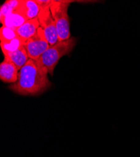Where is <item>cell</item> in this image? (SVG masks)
<instances>
[{"instance_id": "cell-1", "label": "cell", "mask_w": 140, "mask_h": 157, "mask_svg": "<svg viewBox=\"0 0 140 157\" xmlns=\"http://www.w3.org/2000/svg\"><path fill=\"white\" fill-rule=\"evenodd\" d=\"M48 70L38 60L29 59L19 71L18 80L9 88L23 96H36L45 92L51 86Z\"/></svg>"}, {"instance_id": "cell-2", "label": "cell", "mask_w": 140, "mask_h": 157, "mask_svg": "<svg viewBox=\"0 0 140 157\" xmlns=\"http://www.w3.org/2000/svg\"><path fill=\"white\" fill-rule=\"evenodd\" d=\"M75 45V39L70 37L66 40L59 41L50 47L37 60L48 70V74L53 75L55 67L59 60L73 50Z\"/></svg>"}, {"instance_id": "cell-3", "label": "cell", "mask_w": 140, "mask_h": 157, "mask_svg": "<svg viewBox=\"0 0 140 157\" xmlns=\"http://www.w3.org/2000/svg\"><path fill=\"white\" fill-rule=\"evenodd\" d=\"M71 2L52 0L50 6V10L55 22L59 41L66 40L70 38L68 8Z\"/></svg>"}, {"instance_id": "cell-4", "label": "cell", "mask_w": 140, "mask_h": 157, "mask_svg": "<svg viewBox=\"0 0 140 157\" xmlns=\"http://www.w3.org/2000/svg\"><path fill=\"white\" fill-rule=\"evenodd\" d=\"M50 47L44 30L39 27L36 33L24 44L29 59L37 60Z\"/></svg>"}, {"instance_id": "cell-5", "label": "cell", "mask_w": 140, "mask_h": 157, "mask_svg": "<svg viewBox=\"0 0 140 157\" xmlns=\"http://www.w3.org/2000/svg\"><path fill=\"white\" fill-rule=\"evenodd\" d=\"M40 27L44 30L50 45H53L59 42L55 22L50 10V7L40 9L38 16Z\"/></svg>"}, {"instance_id": "cell-6", "label": "cell", "mask_w": 140, "mask_h": 157, "mask_svg": "<svg viewBox=\"0 0 140 157\" xmlns=\"http://www.w3.org/2000/svg\"><path fill=\"white\" fill-rule=\"evenodd\" d=\"M18 69L16 65L6 57L0 64V78L6 83H15L18 80Z\"/></svg>"}, {"instance_id": "cell-7", "label": "cell", "mask_w": 140, "mask_h": 157, "mask_svg": "<svg viewBox=\"0 0 140 157\" xmlns=\"http://www.w3.org/2000/svg\"><path fill=\"white\" fill-rule=\"evenodd\" d=\"M40 27L39 18H35L28 20L20 27L16 29L18 36L27 40L33 36Z\"/></svg>"}, {"instance_id": "cell-8", "label": "cell", "mask_w": 140, "mask_h": 157, "mask_svg": "<svg viewBox=\"0 0 140 157\" xmlns=\"http://www.w3.org/2000/svg\"><path fill=\"white\" fill-rule=\"evenodd\" d=\"M17 8L21 11L28 20L37 18L40 11L35 0H20Z\"/></svg>"}, {"instance_id": "cell-9", "label": "cell", "mask_w": 140, "mask_h": 157, "mask_svg": "<svg viewBox=\"0 0 140 157\" xmlns=\"http://www.w3.org/2000/svg\"><path fill=\"white\" fill-rule=\"evenodd\" d=\"M27 20L26 17L17 8L5 17L2 24L5 27L16 30Z\"/></svg>"}, {"instance_id": "cell-10", "label": "cell", "mask_w": 140, "mask_h": 157, "mask_svg": "<svg viewBox=\"0 0 140 157\" xmlns=\"http://www.w3.org/2000/svg\"><path fill=\"white\" fill-rule=\"evenodd\" d=\"M3 55L5 57L8 59L16 65L18 71H20L29 60V57L24 45L17 51L3 53Z\"/></svg>"}, {"instance_id": "cell-11", "label": "cell", "mask_w": 140, "mask_h": 157, "mask_svg": "<svg viewBox=\"0 0 140 157\" xmlns=\"http://www.w3.org/2000/svg\"><path fill=\"white\" fill-rule=\"evenodd\" d=\"M25 41H26V40H25V39L20 36H17L10 40L1 42L0 45H1L3 53L13 52L17 51L22 47L24 45Z\"/></svg>"}, {"instance_id": "cell-12", "label": "cell", "mask_w": 140, "mask_h": 157, "mask_svg": "<svg viewBox=\"0 0 140 157\" xmlns=\"http://www.w3.org/2000/svg\"><path fill=\"white\" fill-rule=\"evenodd\" d=\"M20 1V0H9V1L5 2V3L1 6L0 20H1L2 23L5 17L18 6Z\"/></svg>"}, {"instance_id": "cell-13", "label": "cell", "mask_w": 140, "mask_h": 157, "mask_svg": "<svg viewBox=\"0 0 140 157\" xmlns=\"http://www.w3.org/2000/svg\"><path fill=\"white\" fill-rule=\"evenodd\" d=\"M18 36L15 29H13L3 25L0 29V39L1 42L12 40Z\"/></svg>"}, {"instance_id": "cell-14", "label": "cell", "mask_w": 140, "mask_h": 157, "mask_svg": "<svg viewBox=\"0 0 140 157\" xmlns=\"http://www.w3.org/2000/svg\"><path fill=\"white\" fill-rule=\"evenodd\" d=\"M35 2L39 6L40 8H45L50 7L52 0H35Z\"/></svg>"}]
</instances>
